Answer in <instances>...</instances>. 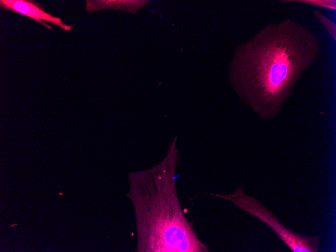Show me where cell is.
<instances>
[{"instance_id": "6da1fadb", "label": "cell", "mask_w": 336, "mask_h": 252, "mask_svg": "<svg viewBox=\"0 0 336 252\" xmlns=\"http://www.w3.org/2000/svg\"><path fill=\"white\" fill-rule=\"evenodd\" d=\"M320 48L316 36L302 24L290 18L269 23L243 49L234 73L235 87L262 118L272 120Z\"/></svg>"}, {"instance_id": "7a4b0ae2", "label": "cell", "mask_w": 336, "mask_h": 252, "mask_svg": "<svg viewBox=\"0 0 336 252\" xmlns=\"http://www.w3.org/2000/svg\"><path fill=\"white\" fill-rule=\"evenodd\" d=\"M165 170L128 194L135 209L140 252H209L179 203L175 180Z\"/></svg>"}, {"instance_id": "3957f363", "label": "cell", "mask_w": 336, "mask_h": 252, "mask_svg": "<svg viewBox=\"0 0 336 252\" xmlns=\"http://www.w3.org/2000/svg\"><path fill=\"white\" fill-rule=\"evenodd\" d=\"M209 195L231 202L243 211L256 217L270 227L293 252H318L319 236L309 237L295 233L282 225L275 215L254 197L245 194L241 188L229 195Z\"/></svg>"}, {"instance_id": "277c9868", "label": "cell", "mask_w": 336, "mask_h": 252, "mask_svg": "<svg viewBox=\"0 0 336 252\" xmlns=\"http://www.w3.org/2000/svg\"><path fill=\"white\" fill-rule=\"evenodd\" d=\"M1 8L25 16L40 23L47 29L52 27L44 22H48L60 27L65 31L71 30L73 26L67 25L60 18L48 13L39 5L29 0H1Z\"/></svg>"}, {"instance_id": "5b68a950", "label": "cell", "mask_w": 336, "mask_h": 252, "mask_svg": "<svg viewBox=\"0 0 336 252\" xmlns=\"http://www.w3.org/2000/svg\"><path fill=\"white\" fill-rule=\"evenodd\" d=\"M143 3L139 1H87L86 10L92 12L108 8L128 10L132 12L140 8Z\"/></svg>"}, {"instance_id": "8992f818", "label": "cell", "mask_w": 336, "mask_h": 252, "mask_svg": "<svg viewBox=\"0 0 336 252\" xmlns=\"http://www.w3.org/2000/svg\"><path fill=\"white\" fill-rule=\"evenodd\" d=\"M313 13L316 17V19H318L320 23L322 25V26L325 28V29L327 31L330 35L334 39V40H335L336 34L335 23L331 21L325 15L319 11H314L313 12Z\"/></svg>"}, {"instance_id": "52a82bcc", "label": "cell", "mask_w": 336, "mask_h": 252, "mask_svg": "<svg viewBox=\"0 0 336 252\" xmlns=\"http://www.w3.org/2000/svg\"><path fill=\"white\" fill-rule=\"evenodd\" d=\"M296 2H300L314 5L316 6H320L321 7L328 8L329 9L335 10V1H327V0H301L296 1Z\"/></svg>"}, {"instance_id": "ba28073f", "label": "cell", "mask_w": 336, "mask_h": 252, "mask_svg": "<svg viewBox=\"0 0 336 252\" xmlns=\"http://www.w3.org/2000/svg\"><path fill=\"white\" fill-rule=\"evenodd\" d=\"M16 225H17V223H15V224H13L12 225H10L9 227H13V226H16Z\"/></svg>"}, {"instance_id": "9c48e42d", "label": "cell", "mask_w": 336, "mask_h": 252, "mask_svg": "<svg viewBox=\"0 0 336 252\" xmlns=\"http://www.w3.org/2000/svg\"><path fill=\"white\" fill-rule=\"evenodd\" d=\"M63 195V193H62V192H59L58 193V195H59V196H62V195Z\"/></svg>"}]
</instances>
